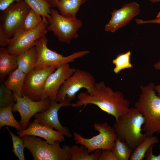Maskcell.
Here are the masks:
<instances>
[{
    "mask_svg": "<svg viewBox=\"0 0 160 160\" xmlns=\"http://www.w3.org/2000/svg\"><path fill=\"white\" fill-rule=\"evenodd\" d=\"M136 23L137 25L151 23H158L160 24V18L156 17V18L150 20H143L141 19H136Z\"/></svg>",
    "mask_w": 160,
    "mask_h": 160,
    "instance_id": "836d02e7",
    "label": "cell"
},
{
    "mask_svg": "<svg viewBox=\"0 0 160 160\" xmlns=\"http://www.w3.org/2000/svg\"><path fill=\"white\" fill-rule=\"evenodd\" d=\"M102 150L97 149L89 154L87 148L83 145L78 146L76 144L71 147V160H99Z\"/></svg>",
    "mask_w": 160,
    "mask_h": 160,
    "instance_id": "44dd1931",
    "label": "cell"
},
{
    "mask_svg": "<svg viewBox=\"0 0 160 160\" xmlns=\"http://www.w3.org/2000/svg\"><path fill=\"white\" fill-rule=\"evenodd\" d=\"M42 19L41 15L31 9L21 27L14 35L18 34L36 28L41 23Z\"/></svg>",
    "mask_w": 160,
    "mask_h": 160,
    "instance_id": "cb8c5ba5",
    "label": "cell"
},
{
    "mask_svg": "<svg viewBox=\"0 0 160 160\" xmlns=\"http://www.w3.org/2000/svg\"><path fill=\"white\" fill-rule=\"evenodd\" d=\"M17 55L9 54L5 47L0 48V80L4 81L6 76H9L18 68Z\"/></svg>",
    "mask_w": 160,
    "mask_h": 160,
    "instance_id": "e0dca14e",
    "label": "cell"
},
{
    "mask_svg": "<svg viewBox=\"0 0 160 160\" xmlns=\"http://www.w3.org/2000/svg\"><path fill=\"white\" fill-rule=\"evenodd\" d=\"M87 0H59L57 7L62 16L68 18L76 17L80 6Z\"/></svg>",
    "mask_w": 160,
    "mask_h": 160,
    "instance_id": "d6986e66",
    "label": "cell"
},
{
    "mask_svg": "<svg viewBox=\"0 0 160 160\" xmlns=\"http://www.w3.org/2000/svg\"><path fill=\"white\" fill-rule=\"evenodd\" d=\"M153 145L151 146L146 151L144 158L145 160H160V153L155 156L153 154ZM159 149L160 150V143L159 146Z\"/></svg>",
    "mask_w": 160,
    "mask_h": 160,
    "instance_id": "4dcf8cb0",
    "label": "cell"
},
{
    "mask_svg": "<svg viewBox=\"0 0 160 160\" xmlns=\"http://www.w3.org/2000/svg\"><path fill=\"white\" fill-rule=\"evenodd\" d=\"M50 15L47 30L52 32L59 41L69 44L72 39L78 37V31L83 25L81 20L63 16L53 8L51 9Z\"/></svg>",
    "mask_w": 160,
    "mask_h": 160,
    "instance_id": "52a82bcc",
    "label": "cell"
},
{
    "mask_svg": "<svg viewBox=\"0 0 160 160\" xmlns=\"http://www.w3.org/2000/svg\"><path fill=\"white\" fill-rule=\"evenodd\" d=\"M156 17L160 18V11L158 13Z\"/></svg>",
    "mask_w": 160,
    "mask_h": 160,
    "instance_id": "f35d334b",
    "label": "cell"
},
{
    "mask_svg": "<svg viewBox=\"0 0 160 160\" xmlns=\"http://www.w3.org/2000/svg\"><path fill=\"white\" fill-rule=\"evenodd\" d=\"M154 68L157 70L160 71V60L155 63L153 65Z\"/></svg>",
    "mask_w": 160,
    "mask_h": 160,
    "instance_id": "8d00e7d4",
    "label": "cell"
},
{
    "mask_svg": "<svg viewBox=\"0 0 160 160\" xmlns=\"http://www.w3.org/2000/svg\"><path fill=\"white\" fill-rule=\"evenodd\" d=\"M75 69L71 68L68 63L58 66L47 77L42 93L41 100L48 98L55 100L59 89Z\"/></svg>",
    "mask_w": 160,
    "mask_h": 160,
    "instance_id": "5bb4252c",
    "label": "cell"
},
{
    "mask_svg": "<svg viewBox=\"0 0 160 160\" xmlns=\"http://www.w3.org/2000/svg\"><path fill=\"white\" fill-rule=\"evenodd\" d=\"M77 98L78 100L72 103V107H84L89 104H94L113 116L116 120L124 114L129 108V102L124 98L123 93L119 91H113L103 81L96 83L94 95L81 92Z\"/></svg>",
    "mask_w": 160,
    "mask_h": 160,
    "instance_id": "6da1fadb",
    "label": "cell"
},
{
    "mask_svg": "<svg viewBox=\"0 0 160 160\" xmlns=\"http://www.w3.org/2000/svg\"><path fill=\"white\" fill-rule=\"evenodd\" d=\"M71 101L65 99L61 102L52 100L49 108L46 111L37 113L34 117L38 123L47 125L55 128L68 138L72 137V134L67 127H63L60 123L58 118V112L63 107L71 106Z\"/></svg>",
    "mask_w": 160,
    "mask_h": 160,
    "instance_id": "4fadbf2b",
    "label": "cell"
},
{
    "mask_svg": "<svg viewBox=\"0 0 160 160\" xmlns=\"http://www.w3.org/2000/svg\"><path fill=\"white\" fill-rule=\"evenodd\" d=\"M30 9L22 0L13 3L2 11L0 26L7 38L9 39L20 29Z\"/></svg>",
    "mask_w": 160,
    "mask_h": 160,
    "instance_id": "9c48e42d",
    "label": "cell"
},
{
    "mask_svg": "<svg viewBox=\"0 0 160 160\" xmlns=\"http://www.w3.org/2000/svg\"><path fill=\"white\" fill-rule=\"evenodd\" d=\"M41 24L36 28L22 33L14 35L9 39L7 49L10 54L18 55L35 46V41L38 39L46 35L48 31L47 19L42 17Z\"/></svg>",
    "mask_w": 160,
    "mask_h": 160,
    "instance_id": "30bf717a",
    "label": "cell"
},
{
    "mask_svg": "<svg viewBox=\"0 0 160 160\" xmlns=\"http://www.w3.org/2000/svg\"><path fill=\"white\" fill-rule=\"evenodd\" d=\"M22 0H0V10L3 11L13 3Z\"/></svg>",
    "mask_w": 160,
    "mask_h": 160,
    "instance_id": "d6a6232c",
    "label": "cell"
},
{
    "mask_svg": "<svg viewBox=\"0 0 160 160\" xmlns=\"http://www.w3.org/2000/svg\"><path fill=\"white\" fill-rule=\"evenodd\" d=\"M22 139L34 160H71V147L65 145L61 148L59 141L50 144L39 137L31 135H24Z\"/></svg>",
    "mask_w": 160,
    "mask_h": 160,
    "instance_id": "277c9868",
    "label": "cell"
},
{
    "mask_svg": "<svg viewBox=\"0 0 160 160\" xmlns=\"http://www.w3.org/2000/svg\"><path fill=\"white\" fill-rule=\"evenodd\" d=\"M48 41L46 35L36 40L35 46L36 60L35 67H53L56 68L60 65L72 63L77 59L90 53L88 50L79 51L68 56H64L48 48L47 47Z\"/></svg>",
    "mask_w": 160,
    "mask_h": 160,
    "instance_id": "8992f818",
    "label": "cell"
},
{
    "mask_svg": "<svg viewBox=\"0 0 160 160\" xmlns=\"http://www.w3.org/2000/svg\"><path fill=\"white\" fill-rule=\"evenodd\" d=\"M155 86L153 82L141 85V93L134 105L144 118L142 130L147 136L160 134V97L156 94Z\"/></svg>",
    "mask_w": 160,
    "mask_h": 160,
    "instance_id": "7a4b0ae2",
    "label": "cell"
},
{
    "mask_svg": "<svg viewBox=\"0 0 160 160\" xmlns=\"http://www.w3.org/2000/svg\"><path fill=\"white\" fill-rule=\"evenodd\" d=\"M53 128L38 123L35 119L32 122H29L27 129L18 131L17 134L21 138L25 135L38 136L44 138L50 144H53L56 141L60 143L64 142V135L57 130H53Z\"/></svg>",
    "mask_w": 160,
    "mask_h": 160,
    "instance_id": "2e32d148",
    "label": "cell"
},
{
    "mask_svg": "<svg viewBox=\"0 0 160 160\" xmlns=\"http://www.w3.org/2000/svg\"><path fill=\"white\" fill-rule=\"evenodd\" d=\"M96 83L95 78L89 72L76 69L73 74L67 78L59 89L55 100L60 102L65 99L71 101L76 97V93L84 88L91 95L94 94Z\"/></svg>",
    "mask_w": 160,
    "mask_h": 160,
    "instance_id": "5b68a950",
    "label": "cell"
},
{
    "mask_svg": "<svg viewBox=\"0 0 160 160\" xmlns=\"http://www.w3.org/2000/svg\"><path fill=\"white\" fill-rule=\"evenodd\" d=\"M145 122L143 115L135 107L129 108L116 120L113 128L117 137L134 150L147 136L145 133L141 132Z\"/></svg>",
    "mask_w": 160,
    "mask_h": 160,
    "instance_id": "3957f363",
    "label": "cell"
},
{
    "mask_svg": "<svg viewBox=\"0 0 160 160\" xmlns=\"http://www.w3.org/2000/svg\"><path fill=\"white\" fill-rule=\"evenodd\" d=\"M14 101L16 102L13 92L1 83L0 85V108L6 107Z\"/></svg>",
    "mask_w": 160,
    "mask_h": 160,
    "instance_id": "f1b7e54d",
    "label": "cell"
},
{
    "mask_svg": "<svg viewBox=\"0 0 160 160\" xmlns=\"http://www.w3.org/2000/svg\"><path fill=\"white\" fill-rule=\"evenodd\" d=\"M154 89L157 93V95L160 97V84L155 86Z\"/></svg>",
    "mask_w": 160,
    "mask_h": 160,
    "instance_id": "d590c367",
    "label": "cell"
},
{
    "mask_svg": "<svg viewBox=\"0 0 160 160\" xmlns=\"http://www.w3.org/2000/svg\"><path fill=\"white\" fill-rule=\"evenodd\" d=\"M99 160H117L112 150L105 149L102 150Z\"/></svg>",
    "mask_w": 160,
    "mask_h": 160,
    "instance_id": "f546056e",
    "label": "cell"
},
{
    "mask_svg": "<svg viewBox=\"0 0 160 160\" xmlns=\"http://www.w3.org/2000/svg\"><path fill=\"white\" fill-rule=\"evenodd\" d=\"M9 132L12 142V152L19 160H25L23 151L25 148L22 138L12 133L7 127H6Z\"/></svg>",
    "mask_w": 160,
    "mask_h": 160,
    "instance_id": "83f0119b",
    "label": "cell"
},
{
    "mask_svg": "<svg viewBox=\"0 0 160 160\" xmlns=\"http://www.w3.org/2000/svg\"><path fill=\"white\" fill-rule=\"evenodd\" d=\"M140 12V5L135 2L127 3L119 9H114L111 13L110 20L105 25L104 31L115 32L126 25Z\"/></svg>",
    "mask_w": 160,
    "mask_h": 160,
    "instance_id": "9a60e30c",
    "label": "cell"
},
{
    "mask_svg": "<svg viewBox=\"0 0 160 160\" xmlns=\"http://www.w3.org/2000/svg\"><path fill=\"white\" fill-rule=\"evenodd\" d=\"M26 75L17 68L9 74L3 84L7 88L13 91L14 95L20 97H22Z\"/></svg>",
    "mask_w": 160,
    "mask_h": 160,
    "instance_id": "ac0fdd59",
    "label": "cell"
},
{
    "mask_svg": "<svg viewBox=\"0 0 160 160\" xmlns=\"http://www.w3.org/2000/svg\"><path fill=\"white\" fill-rule=\"evenodd\" d=\"M56 69L53 67H35L27 73L22 91L23 96L35 101L41 100L46 80Z\"/></svg>",
    "mask_w": 160,
    "mask_h": 160,
    "instance_id": "8fae6325",
    "label": "cell"
},
{
    "mask_svg": "<svg viewBox=\"0 0 160 160\" xmlns=\"http://www.w3.org/2000/svg\"><path fill=\"white\" fill-rule=\"evenodd\" d=\"M158 137L154 136H147L144 140L133 150L129 158L130 160H143L145 154L152 145L158 143Z\"/></svg>",
    "mask_w": 160,
    "mask_h": 160,
    "instance_id": "603a6c76",
    "label": "cell"
},
{
    "mask_svg": "<svg viewBox=\"0 0 160 160\" xmlns=\"http://www.w3.org/2000/svg\"><path fill=\"white\" fill-rule=\"evenodd\" d=\"M51 8L57 7L59 0H46Z\"/></svg>",
    "mask_w": 160,
    "mask_h": 160,
    "instance_id": "e575fe53",
    "label": "cell"
},
{
    "mask_svg": "<svg viewBox=\"0 0 160 160\" xmlns=\"http://www.w3.org/2000/svg\"><path fill=\"white\" fill-rule=\"evenodd\" d=\"M152 3H158L160 1V0H148Z\"/></svg>",
    "mask_w": 160,
    "mask_h": 160,
    "instance_id": "74e56055",
    "label": "cell"
},
{
    "mask_svg": "<svg viewBox=\"0 0 160 160\" xmlns=\"http://www.w3.org/2000/svg\"><path fill=\"white\" fill-rule=\"evenodd\" d=\"M131 55V52L129 51L118 55L113 60V63L115 66L113 71L115 73L117 74L123 70L133 67L130 63Z\"/></svg>",
    "mask_w": 160,
    "mask_h": 160,
    "instance_id": "4316f807",
    "label": "cell"
},
{
    "mask_svg": "<svg viewBox=\"0 0 160 160\" xmlns=\"http://www.w3.org/2000/svg\"><path fill=\"white\" fill-rule=\"evenodd\" d=\"M93 127L99 133L90 138H84L80 134L74 132L73 135L75 144L83 145L90 153L97 149L112 150L117 138L114 128L106 122L95 123Z\"/></svg>",
    "mask_w": 160,
    "mask_h": 160,
    "instance_id": "ba28073f",
    "label": "cell"
},
{
    "mask_svg": "<svg viewBox=\"0 0 160 160\" xmlns=\"http://www.w3.org/2000/svg\"><path fill=\"white\" fill-rule=\"evenodd\" d=\"M36 60V48L34 46L17 55L18 68L26 74L35 68Z\"/></svg>",
    "mask_w": 160,
    "mask_h": 160,
    "instance_id": "ffe728a7",
    "label": "cell"
},
{
    "mask_svg": "<svg viewBox=\"0 0 160 160\" xmlns=\"http://www.w3.org/2000/svg\"><path fill=\"white\" fill-rule=\"evenodd\" d=\"M16 102L14 101L6 107L0 108V129L4 126H9L15 128L18 131L23 129L21 125L15 118L12 108Z\"/></svg>",
    "mask_w": 160,
    "mask_h": 160,
    "instance_id": "7402d4cb",
    "label": "cell"
},
{
    "mask_svg": "<svg viewBox=\"0 0 160 160\" xmlns=\"http://www.w3.org/2000/svg\"><path fill=\"white\" fill-rule=\"evenodd\" d=\"M31 9L47 20L50 17L51 9L46 0H24Z\"/></svg>",
    "mask_w": 160,
    "mask_h": 160,
    "instance_id": "d4e9b609",
    "label": "cell"
},
{
    "mask_svg": "<svg viewBox=\"0 0 160 160\" xmlns=\"http://www.w3.org/2000/svg\"><path fill=\"white\" fill-rule=\"evenodd\" d=\"M117 160H128L133 150L117 137L112 150Z\"/></svg>",
    "mask_w": 160,
    "mask_h": 160,
    "instance_id": "484cf974",
    "label": "cell"
},
{
    "mask_svg": "<svg viewBox=\"0 0 160 160\" xmlns=\"http://www.w3.org/2000/svg\"><path fill=\"white\" fill-rule=\"evenodd\" d=\"M14 95L16 102L12 106V111L19 113L21 118L19 123L23 129L28 127L29 121L33 116L38 112H42L47 110L52 101L49 98L35 101L25 96L20 97Z\"/></svg>",
    "mask_w": 160,
    "mask_h": 160,
    "instance_id": "7c38bea8",
    "label": "cell"
},
{
    "mask_svg": "<svg viewBox=\"0 0 160 160\" xmlns=\"http://www.w3.org/2000/svg\"><path fill=\"white\" fill-rule=\"evenodd\" d=\"M9 39L6 37L2 28L0 26V47H7L9 43Z\"/></svg>",
    "mask_w": 160,
    "mask_h": 160,
    "instance_id": "1f68e13d",
    "label": "cell"
}]
</instances>
